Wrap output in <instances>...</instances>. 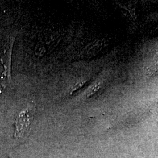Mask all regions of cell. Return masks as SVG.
<instances>
[{
  "label": "cell",
  "mask_w": 158,
  "mask_h": 158,
  "mask_svg": "<svg viewBox=\"0 0 158 158\" xmlns=\"http://www.w3.org/2000/svg\"><path fill=\"white\" fill-rule=\"evenodd\" d=\"M100 84H96V85H94L93 88L91 89V90L89 91V93L88 94V96H91L93 95V94H94L96 92H97V91L99 90V89L100 88Z\"/></svg>",
  "instance_id": "2"
},
{
  "label": "cell",
  "mask_w": 158,
  "mask_h": 158,
  "mask_svg": "<svg viewBox=\"0 0 158 158\" xmlns=\"http://www.w3.org/2000/svg\"><path fill=\"white\" fill-rule=\"evenodd\" d=\"M35 109L33 107L27 108L18 115L15 121V138H21L28 131L34 118Z\"/></svg>",
  "instance_id": "1"
},
{
  "label": "cell",
  "mask_w": 158,
  "mask_h": 158,
  "mask_svg": "<svg viewBox=\"0 0 158 158\" xmlns=\"http://www.w3.org/2000/svg\"><path fill=\"white\" fill-rule=\"evenodd\" d=\"M84 85V83H79V84H77L75 86H74L73 88L72 89V91H74L77 90H78L79 88L83 86V85Z\"/></svg>",
  "instance_id": "3"
}]
</instances>
